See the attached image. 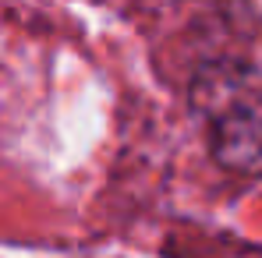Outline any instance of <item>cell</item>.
I'll use <instances>...</instances> for the list:
<instances>
[{
  "mask_svg": "<svg viewBox=\"0 0 262 258\" xmlns=\"http://www.w3.org/2000/svg\"><path fill=\"white\" fill-rule=\"evenodd\" d=\"M213 156L234 173H262V82L248 71H220L199 82Z\"/></svg>",
  "mask_w": 262,
  "mask_h": 258,
  "instance_id": "6da1fadb",
  "label": "cell"
}]
</instances>
